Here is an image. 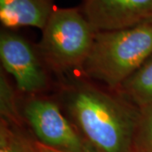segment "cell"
<instances>
[{
  "instance_id": "cell-1",
  "label": "cell",
  "mask_w": 152,
  "mask_h": 152,
  "mask_svg": "<svg viewBox=\"0 0 152 152\" xmlns=\"http://www.w3.org/2000/svg\"><path fill=\"white\" fill-rule=\"evenodd\" d=\"M52 96L96 151H134L140 108L118 91L76 74L58 80Z\"/></svg>"
},
{
  "instance_id": "cell-2",
  "label": "cell",
  "mask_w": 152,
  "mask_h": 152,
  "mask_svg": "<svg viewBox=\"0 0 152 152\" xmlns=\"http://www.w3.org/2000/svg\"><path fill=\"white\" fill-rule=\"evenodd\" d=\"M152 54V24L96 32L80 75L118 91Z\"/></svg>"
},
{
  "instance_id": "cell-3",
  "label": "cell",
  "mask_w": 152,
  "mask_h": 152,
  "mask_svg": "<svg viewBox=\"0 0 152 152\" xmlns=\"http://www.w3.org/2000/svg\"><path fill=\"white\" fill-rule=\"evenodd\" d=\"M37 44L42 58L58 80L80 74L96 31L80 7H55Z\"/></svg>"
},
{
  "instance_id": "cell-4",
  "label": "cell",
  "mask_w": 152,
  "mask_h": 152,
  "mask_svg": "<svg viewBox=\"0 0 152 152\" xmlns=\"http://www.w3.org/2000/svg\"><path fill=\"white\" fill-rule=\"evenodd\" d=\"M20 110L26 127L41 144L62 152H96L67 118L52 95H21Z\"/></svg>"
},
{
  "instance_id": "cell-5",
  "label": "cell",
  "mask_w": 152,
  "mask_h": 152,
  "mask_svg": "<svg viewBox=\"0 0 152 152\" xmlns=\"http://www.w3.org/2000/svg\"><path fill=\"white\" fill-rule=\"evenodd\" d=\"M0 58L2 68L11 77L22 96L48 95L56 83L42 58L37 45L17 30L1 27Z\"/></svg>"
},
{
  "instance_id": "cell-6",
  "label": "cell",
  "mask_w": 152,
  "mask_h": 152,
  "mask_svg": "<svg viewBox=\"0 0 152 152\" xmlns=\"http://www.w3.org/2000/svg\"><path fill=\"white\" fill-rule=\"evenodd\" d=\"M79 7L96 32L152 24V0H82Z\"/></svg>"
},
{
  "instance_id": "cell-7",
  "label": "cell",
  "mask_w": 152,
  "mask_h": 152,
  "mask_svg": "<svg viewBox=\"0 0 152 152\" xmlns=\"http://www.w3.org/2000/svg\"><path fill=\"white\" fill-rule=\"evenodd\" d=\"M55 0H0L1 27L42 30L56 7Z\"/></svg>"
},
{
  "instance_id": "cell-8",
  "label": "cell",
  "mask_w": 152,
  "mask_h": 152,
  "mask_svg": "<svg viewBox=\"0 0 152 152\" xmlns=\"http://www.w3.org/2000/svg\"><path fill=\"white\" fill-rule=\"evenodd\" d=\"M118 91L140 108L152 105V54Z\"/></svg>"
},
{
  "instance_id": "cell-9",
  "label": "cell",
  "mask_w": 152,
  "mask_h": 152,
  "mask_svg": "<svg viewBox=\"0 0 152 152\" xmlns=\"http://www.w3.org/2000/svg\"><path fill=\"white\" fill-rule=\"evenodd\" d=\"M0 152H40L37 140L26 125L0 120Z\"/></svg>"
},
{
  "instance_id": "cell-10",
  "label": "cell",
  "mask_w": 152,
  "mask_h": 152,
  "mask_svg": "<svg viewBox=\"0 0 152 152\" xmlns=\"http://www.w3.org/2000/svg\"><path fill=\"white\" fill-rule=\"evenodd\" d=\"M12 79L3 69L0 70V120L9 124L26 125L20 110V93Z\"/></svg>"
},
{
  "instance_id": "cell-11",
  "label": "cell",
  "mask_w": 152,
  "mask_h": 152,
  "mask_svg": "<svg viewBox=\"0 0 152 152\" xmlns=\"http://www.w3.org/2000/svg\"><path fill=\"white\" fill-rule=\"evenodd\" d=\"M134 151L152 152V105L140 108L134 136Z\"/></svg>"
},
{
  "instance_id": "cell-12",
  "label": "cell",
  "mask_w": 152,
  "mask_h": 152,
  "mask_svg": "<svg viewBox=\"0 0 152 152\" xmlns=\"http://www.w3.org/2000/svg\"><path fill=\"white\" fill-rule=\"evenodd\" d=\"M38 148H39V151L40 152H62L59 151H57L55 149H53V148H50L48 146H46L42 144H41L40 142H38Z\"/></svg>"
},
{
  "instance_id": "cell-13",
  "label": "cell",
  "mask_w": 152,
  "mask_h": 152,
  "mask_svg": "<svg viewBox=\"0 0 152 152\" xmlns=\"http://www.w3.org/2000/svg\"><path fill=\"white\" fill-rule=\"evenodd\" d=\"M134 152H138V151H134Z\"/></svg>"
}]
</instances>
